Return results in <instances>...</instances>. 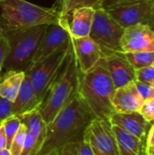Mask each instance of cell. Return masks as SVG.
<instances>
[{
    "mask_svg": "<svg viewBox=\"0 0 154 155\" xmlns=\"http://www.w3.org/2000/svg\"><path fill=\"white\" fill-rule=\"evenodd\" d=\"M94 115L77 94L47 124L44 143L35 155H47L68 144L84 140V135Z\"/></svg>",
    "mask_w": 154,
    "mask_h": 155,
    "instance_id": "1",
    "label": "cell"
},
{
    "mask_svg": "<svg viewBox=\"0 0 154 155\" xmlns=\"http://www.w3.org/2000/svg\"><path fill=\"white\" fill-rule=\"evenodd\" d=\"M115 87L102 58L85 74L80 73L78 94L96 119L110 120L116 113L113 105Z\"/></svg>",
    "mask_w": 154,
    "mask_h": 155,
    "instance_id": "2",
    "label": "cell"
},
{
    "mask_svg": "<svg viewBox=\"0 0 154 155\" xmlns=\"http://www.w3.org/2000/svg\"><path fill=\"white\" fill-rule=\"evenodd\" d=\"M80 70L71 43L67 58L52 82L39 111L44 122L49 124L78 93Z\"/></svg>",
    "mask_w": 154,
    "mask_h": 155,
    "instance_id": "3",
    "label": "cell"
},
{
    "mask_svg": "<svg viewBox=\"0 0 154 155\" xmlns=\"http://www.w3.org/2000/svg\"><path fill=\"white\" fill-rule=\"evenodd\" d=\"M0 25L5 31L60 23L64 15L54 7H44L26 0L0 1Z\"/></svg>",
    "mask_w": 154,
    "mask_h": 155,
    "instance_id": "4",
    "label": "cell"
},
{
    "mask_svg": "<svg viewBox=\"0 0 154 155\" xmlns=\"http://www.w3.org/2000/svg\"><path fill=\"white\" fill-rule=\"evenodd\" d=\"M47 25L28 28L5 31V36L9 44V53L3 70L25 71L44 35Z\"/></svg>",
    "mask_w": 154,
    "mask_h": 155,
    "instance_id": "5",
    "label": "cell"
},
{
    "mask_svg": "<svg viewBox=\"0 0 154 155\" xmlns=\"http://www.w3.org/2000/svg\"><path fill=\"white\" fill-rule=\"evenodd\" d=\"M124 28L121 26L104 9H96L89 36L99 45L103 58L122 52L121 38Z\"/></svg>",
    "mask_w": 154,
    "mask_h": 155,
    "instance_id": "6",
    "label": "cell"
},
{
    "mask_svg": "<svg viewBox=\"0 0 154 155\" xmlns=\"http://www.w3.org/2000/svg\"><path fill=\"white\" fill-rule=\"evenodd\" d=\"M70 46L71 44L67 48L55 52L42 62L28 67L25 71L30 77L34 94L41 104H43L52 82L63 67L69 54Z\"/></svg>",
    "mask_w": 154,
    "mask_h": 155,
    "instance_id": "7",
    "label": "cell"
},
{
    "mask_svg": "<svg viewBox=\"0 0 154 155\" xmlns=\"http://www.w3.org/2000/svg\"><path fill=\"white\" fill-rule=\"evenodd\" d=\"M84 139L90 144L94 155H120L109 120L93 119L86 128Z\"/></svg>",
    "mask_w": 154,
    "mask_h": 155,
    "instance_id": "8",
    "label": "cell"
},
{
    "mask_svg": "<svg viewBox=\"0 0 154 155\" xmlns=\"http://www.w3.org/2000/svg\"><path fill=\"white\" fill-rule=\"evenodd\" d=\"M71 42L72 37L67 27L66 17L64 15L60 23L47 25L44 35L28 67L42 62L61 49L67 48Z\"/></svg>",
    "mask_w": 154,
    "mask_h": 155,
    "instance_id": "9",
    "label": "cell"
},
{
    "mask_svg": "<svg viewBox=\"0 0 154 155\" xmlns=\"http://www.w3.org/2000/svg\"><path fill=\"white\" fill-rule=\"evenodd\" d=\"M152 6L151 0H125L105 11L121 26L127 28L138 24L146 25Z\"/></svg>",
    "mask_w": 154,
    "mask_h": 155,
    "instance_id": "10",
    "label": "cell"
},
{
    "mask_svg": "<svg viewBox=\"0 0 154 155\" xmlns=\"http://www.w3.org/2000/svg\"><path fill=\"white\" fill-rule=\"evenodd\" d=\"M121 48L123 53L154 52V32L144 24L124 28Z\"/></svg>",
    "mask_w": 154,
    "mask_h": 155,
    "instance_id": "11",
    "label": "cell"
},
{
    "mask_svg": "<svg viewBox=\"0 0 154 155\" xmlns=\"http://www.w3.org/2000/svg\"><path fill=\"white\" fill-rule=\"evenodd\" d=\"M72 45L82 74L89 72L103 58L99 45L90 36L72 38Z\"/></svg>",
    "mask_w": 154,
    "mask_h": 155,
    "instance_id": "12",
    "label": "cell"
},
{
    "mask_svg": "<svg viewBox=\"0 0 154 155\" xmlns=\"http://www.w3.org/2000/svg\"><path fill=\"white\" fill-rule=\"evenodd\" d=\"M103 59L115 89L136 81L135 69L123 52L114 53Z\"/></svg>",
    "mask_w": 154,
    "mask_h": 155,
    "instance_id": "13",
    "label": "cell"
},
{
    "mask_svg": "<svg viewBox=\"0 0 154 155\" xmlns=\"http://www.w3.org/2000/svg\"><path fill=\"white\" fill-rule=\"evenodd\" d=\"M109 121L112 125L122 128L143 142H145L147 134L152 126L151 123H149L139 112L114 113Z\"/></svg>",
    "mask_w": 154,
    "mask_h": 155,
    "instance_id": "14",
    "label": "cell"
},
{
    "mask_svg": "<svg viewBox=\"0 0 154 155\" xmlns=\"http://www.w3.org/2000/svg\"><path fill=\"white\" fill-rule=\"evenodd\" d=\"M143 103L144 102L136 88L135 81L115 89L113 105L116 113L140 112Z\"/></svg>",
    "mask_w": 154,
    "mask_h": 155,
    "instance_id": "15",
    "label": "cell"
},
{
    "mask_svg": "<svg viewBox=\"0 0 154 155\" xmlns=\"http://www.w3.org/2000/svg\"><path fill=\"white\" fill-rule=\"evenodd\" d=\"M41 104H42L34 94L30 77L25 74L17 96L12 104L11 115H22L34 109L40 108Z\"/></svg>",
    "mask_w": 154,
    "mask_h": 155,
    "instance_id": "16",
    "label": "cell"
},
{
    "mask_svg": "<svg viewBox=\"0 0 154 155\" xmlns=\"http://www.w3.org/2000/svg\"><path fill=\"white\" fill-rule=\"evenodd\" d=\"M95 10L92 7H80L73 10L71 21L67 19V27L72 38L89 36ZM68 14V15H69Z\"/></svg>",
    "mask_w": 154,
    "mask_h": 155,
    "instance_id": "17",
    "label": "cell"
},
{
    "mask_svg": "<svg viewBox=\"0 0 154 155\" xmlns=\"http://www.w3.org/2000/svg\"><path fill=\"white\" fill-rule=\"evenodd\" d=\"M112 128L116 138L120 155H146L145 142L116 125H112Z\"/></svg>",
    "mask_w": 154,
    "mask_h": 155,
    "instance_id": "18",
    "label": "cell"
},
{
    "mask_svg": "<svg viewBox=\"0 0 154 155\" xmlns=\"http://www.w3.org/2000/svg\"><path fill=\"white\" fill-rule=\"evenodd\" d=\"M25 71H8L1 75L0 96L14 103L24 81Z\"/></svg>",
    "mask_w": 154,
    "mask_h": 155,
    "instance_id": "19",
    "label": "cell"
},
{
    "mask_svg": "<svg viewBox=\"0 0 154 155\" xmlns=\"http://www.w3.org/2000/svg\"><path fill=\"white\" fill-rule=\"evenodd\" d=\"M123 54L135 70L151 66L153 64L154 52H134Z\"/></svg>",
    "mask_w": 154,
    "mask_h": 155,
    "instance_id": "20",
    "label": "cell"
},
{
    "mask_svg": "<svg viewBox=\"0 0 154 155\" xmlns=\"http://www.w3.org/2000/svg\"><path fill=\"white\" fill-rule=\"evenodd\" d=\"M103 0H64L62 6V14L68 15L70 12L80 7H92L94 10L101 8Z\"/></svg>",
    "mask_w": 154,
    "mask_h": 155,
    "instance_id": "21",
    "label": "cell"
},
{
    "mask_svg": "<svg viewBox=\"0 0 154 155\" xmlns=\"http://www.w3.org/2000/svg\"><path fill=\"white\" fill-rule=\"evenodd\" d=\"M3 125L5 129V138H6V149H9L12 143L13 138L17 133L21 125L20 118L17 115H10L7 119L4 121Z\"/></svg>",
    "mask_w": 154,
    "mask_h": 155,
    "instance_id": "22",
    "label": "cell"
},
{
    "mask_svg": "<svg viewBox=\"0 0 154 155\" xmlns=\"http://www.w3.org/2000/svg\"><path fill=\"white\" fill-rule=\"evenodd\" d=\"M25 136H26V127L24 124L21 123V125L17 133L14 136L12 143L9 148L11 155H21L25 145Z\"/></svg>",
    "mask_w": 154,
    "mask_h": 155,
    "instance_id": "23",
    "label": "cell"
},
{
    "mask_svg": "<svg viewBox=\"0 0 154 155\" xmlns=\"http://www.w3.org/2000/svg\"><path fill=\"white\" fill-rule=\"evenodd\" d=\"M136 81L152 85L154 83V66H147L135 70Z\"/></svg>",
    "mask_w": 154,
    "mask_h": 155,
    "instance_id": "24",
    "label": "cell"
},
{
    "mask_svg": "<svg viewBox=\"0 0 154 155\" xmlns=\"http://www.w3.org/2000/svg\"><path fill=\"white\" fill-rule=\"evenodd\" d=\"M149 123H154V97L145 101L139 112Z\"/></svg>",
    "mask_w": 154,
    "mask_h": 155,
    "instance_id": "25",
    "label": "cell"
},
{
    "mask_svg": "<svg viewBox=\"0 0 154 155\" xmlns=\"http://www.w3.org/2000/svg\"><path fill=\"white\" fill-rule=\"evenodd\" d=\"M135 85L143 102L154 97V87L152 85L146 84L139 81H135Z\"/></svg>",
    "mask_w": 154,
    "mask_h": 155,
    "instance_id": "26",
    "label": "cell"
},
{
    "mask_svg": "<svg viewBox=\"0 0 154 155\" xmlns=\"http://www.w3.org/2000/svg\"><path fill=\"white\" fill-rule=\"evenodd\" d=\"M70 145L74 151L75 155H94L90 144L84 139L78 143H71Z\"/></svg>",
    "mask_w": 154,
    "mask_h": 155,
    "instance_id": "27",
    "label": "cell"
},
{
    "mask_svg": "<svg viewBox=\"0 0 154 155\" xmlns=\"http://www.w3.org/2000/svg\"><path fill=\"white\" fill-rule=\"evenodd\" d=\"M8 53H9V44L6 37L4 35L3 36L0 37V79L2 75L1 73L3 71L4 64L5 63Z\"/></svg>",
    "mask_w": 154,
    "mask_h": 155,
    "instance_id": "28",
    "label": "cell"
},
{
    "mask_svg": "<svg viewBox=\"0 0 154 155\" xmlns=\"http://www.w3.org/2000/svg\"><path fill=\"white\" fill-rule=\"evenodd\" d=\"M13 103L0 96V125L11 115Z\"/></svg>",
    "mask_w": 154,
    "mask_h": 155,
    "instance_id": "29",
    "label": "cell"
},
{
    "mask_svg": "<svg viewBox=\"0 0 154 155\" xmlns=\"http://www.w3.org/2000/svg\"><path fill=\"white\" fill-rule=\"evenodd\" d=\"M154 148V124L151 126L145 140V154L152 155Z\"/></svg>",
    "mask_w": 154,
    "mask_h": 155,
    "instance_id": "30",
    "label": "cell"
},
{
    "mask_svg": "<svg viewBox=\"0 0 154 155\" xmlns=\"http://www.w3.org/2000/svg\"><path fill=\"white\" fill-rule=\"evenodd\" d=\"M125 1V0H103L102 1V5H101V8L104 9V10H108L110 8H112L113 6L116 5L117 4Z\"/></svg>",
    "mask_w": 154,
    "mask_h": 155,
    "instance_id": "31",
    "label": "cell"
},
{
    "mask_svg": "<svg viewBox=\"0 0 154 155\" xmlns=\"http://www.w3.org/2000/svg\"><path fill=\"white\" fill-rule=\"evenodd\" d=\"M6 148V138L3 124L0 125V151Z\"/></svg>",
    "mask_w": 154,
    "mask_h": 155,
    "instance_id": "32",
    "label": "cell"
},
{
    "mask_svg": "<svg viewBox=\"0 0 154 155\" xmlns=\"http://www.w3.org/2000/svg\"><path fill=\"white\" fill-rule=\"evenodd\" d=\"M57 155H75V153L73 150V148L71 147V145L68 144L65 147L58 150L57 151Z\"/></svg>",
    "mask_w": 154,
    "mask_h": 155,
    "instance_id": "33",
    "label": "cell"
},
{
    "mask_svg": "<svg viewBox=\"0 0 154 155\" xmlns=\"http://www.w3.org/2000/svg\"><path fill=\"white\" fill-rule=\"evenodd\" d=\"M152 31L154 32V3H153V6H152V14H151V16L146 24Z\"/></svg>",
    "mask_w": 154,
    "mask_h": 155,
    "instance_id": "34",
    "label": "cell"
},
{
    "mask_svg": "<svg viewBox=\"0 0 154 155\" xmlns=\"http://www.w3.org/2000/svg\"><path fill=\"white\" fill-rule=\"evenodd\" d=\"M0 155H11V153L9 151V149H3L0 151Z\"/></svg>",
    "mask_w": 154,
    "mask_h": 155,
    "instance_id": "35",
    "label": "cell"
},
{
    "mask_svg": "<svg viewBox=\"0 0 154 155\" xmlns=\"http://www.w3.org/2000/svg\"><path fill=\"white\" fill-rule=\"evenodd\" d=\"M4 34H5V30H4V28L2 27V25H0V37H1V36H3V35H4Z\"/></svg>",
    "mask_w": 154,
    "mask_h": 155,
    "instance_id": "36",
    "label": "cell"
},
{
    "mask_svg": "<svg viewBox=\"0 0 154 155\" xmlns=\"http://www.w3.org/2000/svg\"><path fill=\"white\" fill-rule=\"evenodd\" d=\"M47 155H57V151L53 152V153H49V154H47Z\"/></svg>",
    "mask_w": 154,
    "mask_h": 155,
    "instance_id": "37",
    "label": "cell"
},
{
    "mask_svg": "<svg viewBox=\"0 0 154 155\" xmlns=\"http://www.w3.org/2000/svg\"><path fill=\"white\" fill-rule=\"evenodd\" d=\"M152 155H154V148H153V150H152Z\"/></svg>",
    "mask_w": 154,
    "mask_h": 155,
    "instance_id": "38",
    "label": "cell"
},
{
    "mask_svg": "<svg viewBox=\"0 0 154 155\" xmlns=\"http://www.w3.org/2000/svg\"><path fill=\"white\" fill-rule=\"evenodd\" d=\"M151 1H152V3H154V0H151Z\"/></svg>",
    "mask_w": 154,
    "mask_h": 155,
    "instance_id": "39",
    "label": "cell"
},
{
    "mask_svg": "<svg viewBox=\"0 0 154 155\" xmlns=\"http://www.w3.org/2000/svg\"><path fill=\"white\" fill-rule=\"evenodd\" d=\"M152 65H153V66H154V60H153V64H152Z\"/></svg>",
    "mask_w": 154,
    "mask_h": 155,
    "instance_id": "40",
    "label": "cell"
},
{
    "mask_svg": "<svg viewBox=\"0 0 154 155\" xmlns=\"http://www.w3.org/2000/svg\"><path fill=\"white\" fill-rule=\"evenodd\" d=\"M0 1H2V0H0Z\"/></svg>",
    "mask_w": 154,
    "mask_h": 155,
    "instance_id": "41",
    "label": "cell"
}]
</instances>
